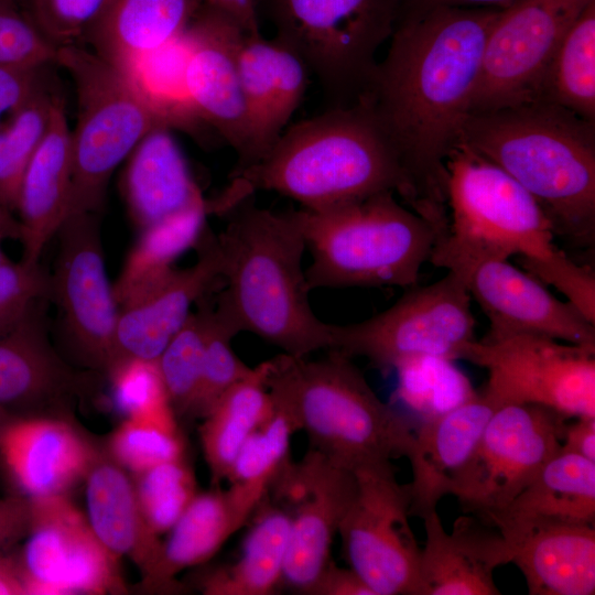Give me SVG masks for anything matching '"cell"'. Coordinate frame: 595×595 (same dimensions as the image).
<instances>
[{"label": "cell", "instance_id": "obj_24", "mask_svg": "<svg viewBox=\"0 0 595 595\" xmlns=\"http://www.w3.org/2000/svg\"><path fill=\"white\" fill-rule=\"evenodd\" d=\"M37 306L0 334V409L13 416L45 414L88 386L51 346Z\"/></svg>", "mask_w": 595, "mask_h": 595}, {"label": "cell", "instance_id": "obj_30", "mask_svg": "<svg viewBox=\"0 0 595 595\" xmlns=\"http://www.w3.org/2000/svg\"><path fill=\"white\" fill-rule=\"evenodd\" d=\"M122 193L139 230L204 199L165 126L151 129L130 153Z\"/></svg>", "mask_w": 595, "mask_h": 595}, {"label": "cell", "instance_id": "obj_6", "mask_svg": "<svg viewBox=\"0 0 595 595\" xmlns=\"http://www.w3.org/2000/svg\"><path fill=\"white\" fill-rule=\"evenodd\" d=\"M390 191L293 210L312 261L309 289L418 285L443 230Z\"/></svg>", "mask_w": 595, "mask_h": 595}, {"label": "cell", "instance_id": "obj_25", "mask_svg": "<svg viewBox=\"0 0 595 595\" xmlns=\"http://www.w3.org/2000/svg\"><path fill=\"white\" fill-rule=\"evenodd\" d=\"M72 176L71 129L64 100L56 94L46 133L19 186L15 212L19 214L21 261L40 263L44 248L69 215Z\"/></svg>", "mask_w": 595, "mask_h": 595}, {"label": "cell", "instance_id": "obj_23", "mask_svg": "<svg viewBox=\"0 0 595 595\" xmlns=\"http://www.w3.org/2000/svg\"><path fill=\"white\" fill-rule=\"evenodd\" d=\"M425 543L420 574L425 595H499L494 572L510 563V550L499 531L476 515L457 517L447 532L432 511L423 518Z\"/></svg>", "mask_w": 595, "mask_h": 595}, {"label": "cell", "instance_id": "obj_47", "mask_svg": "<svg viewBox=\"0 0 595 595\" xmlns=\"http://www.w3.org/2000/svg\"><path fill=\"white\" fill-rule=\"evenodd\" d=\"M50 273L40 263H0V334L13 328L42 300L50 299Z\"/></svg>", "mask_w": 595, "mask_h": 595}, {"label": "cell", "instance_id": "obj_37", "mask_svg": "<svg viewBox=\"0 0 595 595\" xmlns=\"http://www.w3.org/2000/svg\"><path fill=\"white\" fill-rule=\"evenodd\" d=\"M186 63L187 40L184 31L125 72L161 122L170 129L191 130L202 121L188 97Z\"/></svg>", "mask_w": 595, "mask_h": 595}, {"label": "cell", "instance_id": "obj_52", "mask_svg": "<svg viewBox=\"0 0 595 595\" xmlns=\"http://www.w3.org/2000/svg\"><path fill=\"white\" fill-rule=\"evenodd\" d=\"M575 419L574 423H566L559 452L595 462V416Z\"/></svg>", "mask_w": 595, "mask_h": 595}, {"label": "cell", "instance_id": "obj_54", "mask_svg": "<svg viewBox=\"0 0 595 595\" xmlns=\"http://www.w3.org/2000/svg\"><path fill=\"white\" fill-rule=\"evenodd\" d=\"M0 595H26L13 550L0 552Z\"/></svg>", "mask_w": 595, "mask_h": 595}, {"label": "cell", "instance_id": "obj_14", "mask_svg": "<svg viewBox=\"0 0 595 595\" xmlns=\"http://www.w3.org/2000/svg\"><path fill=\"white\" fill-rule=\"evenodd\" d=\"M594 0H517L501 9L483 52L468 112L533 101L564 35Z\"/></svg>", "mask_w": 595, "mask_h": 595}, {"label": "cell", "instance_id": "obj_56", "mask_svg": "<svg viewBox=\"0 0 595 595\" xmlns=\"http://www.w3.org/2000/svg\"><path fill=\"white\" fill-rule=\"evenodd\" d=\"M0 227L6 232L7 237L19 239L20 228L19 223L14 219L10 212L0 203Z\"/></svg>", "mask_w": 595, "mask_h": 595}, {"label": "cell", "instance_id": "obj_15", "mask_svg": "<svg viewBox=\"0 0 595 595\" xmlns=\"http://www.w3.org/2000/svg\"><path fill=\"white\" fill-rule=\"evenodd\" d=\"M30 504V528L15 551L26 595L127 592L119 560L101 544L85 512L68 496Z\"/></svg>", "mask_w": 595, "mask_h": 595}, {"label": "cell", "instance_id": "obj_2", "mask_svg": "<svg viewBox=\"0 0 595 595\" xmlns=\"http://www.w3.org/2000/svg\"><path fill=\"white\" fill-rule=\"evenodd\" d=\"M445 167L447 227L430 262L464 275L488 259L517 256L523 269L554 286L595 322V275L554 242V231L537 201L499 166L457 143Z\"/></svg>", "mask_w": 595, "mask_h": 595}, {"label": "cell", "instance_id": "obj_36", "mask_svg": "<svg viewBox=\"0 0 595 595\" xmlns=\"http://www.w3.org/2000/svg\"><path fill=\"white\" fill-rule=\"evenodd\" d=\"M536 100L558 105L595 121V0L564 35Z\"/></svg>", "mask_w": 595, "mask_h": 595}, {"label": "cell", "instance_id": "obj_55", "mask_svg": "<svg viewBox=\"0 0 595 595\" xmlns=\"http://www.w3.org/2000/svg\"><path fill=\"white\" fill-rule=\"evenodd\" d=\"M517 0H403V4L505 9Z\"/></svg>", "mask_w": 595, "mask_h": 595}, {"label": "cell", "instance_id": "obj_57", "mask_svg": "<svg viewBox=\"0 0 595 595\" xmlns=\"http://www.w3.org/2000/svg\"><path fill=\"white\" fill-rule=\"evenodd\" d=\"M15 416H13L12 414H10L9 412L0 409V436L3 432V430L6 429V426L10 423V421L12 419H14Z\"/></svg>", "mask_w": 595, "mask_h": 595}, {"label": "cell", "instance_id": "obj_21", "mask_svg": "<svg viewBox=\"0 0 595 595\" xmlns=\"http://www.w3.org/2000/svg\"><path fill=\"white\" fill-rule=\"evenodd\" d=\"M194 248L197 259L193 266L175 269L151 293L119 310L112 364L122 358L156 361L186 323L192 306L223 281L218 238L208 226Z\"/></svg>", "mask_w": 595, "mask_h": 595}, {"label": "cell", "instance_id": "obj_19", "mask_svg": "<svg viewBox=\"0 0 595 595\" xmlns=\"http://www.w3.org/2000/svg\"><path fill=\"white\" fill-rule=\"evenodd\" d=\"M246 33L227 14L209 6L185 30L186 88L199 119L236 151L237 165L248 151L249 130L237 54Z\"/></svg>", "mask_w": 595, "mask_h": 595}, {"label": "cell", "instance_id": "obj_7", "mask_svg": "<svg viewBox=\"0 0 595 595\" xmlns=\"http://www.w3.org/2000/svg\"><path fill=\"white\" fill-rule=\"evenodd\" d=\"M268 388L293 413L310 448L350 468L405 456L414 430L371 389L353 358L336 349L310 360L271 358Z\"/></svg>", "mask_w": 595, "mask_h": 595}, {"label": "cell", "instance_id": "obj_41", "mask_svg": "<svg viewBox=\"0 0 595 595\" xmlns=\"http://www.w3.org/2000/svg\"><path fill=\"white\" fill-rule=\"evenodd\" d=\"M184 326L165 346L156 365L176 416H187L197 393L206 344V320L197 302Z\"/></svg>", "mask_w": 595, "mask_h": 595}, {"label": "cell", "instance_id": "obj_31", "mask_svg": "<svg viewBox=\"0 0 595 595\" xmlns=\"http://www.w3.org/2000/svg\"><path fill=\"white\" fill-rule=\"evenodd\" d=\"M530 595L595 593V527L552 523L538 527L509 548Z\"/></svg>", "mask_w": 595, "mask_h": 595}, {"label": "cell", "instance_id": "obj_42", "mask_svg": "<svg viewBox=\"0 0 595 595\" xmlns=\"http://www.w3.org/2000/svg\"><path fill=\"white\" fill-rule=\"evenodd\" d=\"M141 512L158 536L167 532L198 493L186 457L131 475Z\"/></svg>", "mask_w": 595, "mask_h": 595}, {"label": "cell", "instance_id": "obj_28", "mask_svg": "<svg viewBox=\"0 0 595 595\" xmlns=\"http://www.w3.org/2000/svg\"><path fill=\"white\" fill-rule=\"evenodd\" d=\"M257 508L231 486L197 493L167 531L152 572L141 581L142 588L163 594L182 591L176 575L212 559Z\"/></svg>", "mask_w": 595, "mask_h": 595}, {"label": "cell", "instance_id": "obj_58", "mask_svg": "<svg viewBox=\"0 0 595 595\" xmlns=\"http://www.w3.org/2000/svg\"><path fill=\"white\" fill-rule=\"evenodd\" d=\"M7 235L6 232L3 231V229L0 227V263L4 262L8 260V258L2 253V250H1V240L3 238H6Z\"/></svg>", "mask_w": 595, "mask_h": 595}, {"label": "cell", "instance_id": "obj_49", "mask_svg": "<svg viewBox=\"0 0 595 595\" xmlns=\"http://www.w3.org/2000/svg\"><path fill=\"white\" fill-rule=\"evenodd\" d=\"M45 67L0 65V128L6 116L10 117L46 85Z\"/></svg>", "mask_w": 595, "mask_h": 595}, {"label": "cell", "instance_id": "obj_29", "mask_svg": "<svg viewBox=\"0 0 595 595\" xmlns=\"http://www.w3.org/2000/svg\"><path fill=\"white\" fill-rule=\"evenodd\" d=\"M85 516L101 544L118 560L129 559L141 581L152 572L162 540L147 523L132 476L106 452H98L85 479Z\"/></svg>", "mask_w": 595, "mask_h": 595}, {"label": "cell", "instance_id": "obj_20", "mask_svg": "<svg viewBox=\"0 0 595 595\" xmlns=\"http://www.w3.org/2000/svg\"><path fill=\"white\" fill-rule=\"evenodd\" d=\"M94 445L53 414L15 416L0 436V458L18 494L28 499L68 496L95 461Z\"/></svg>", "mask_w": 595, "mask_h": 595}, {"label": "cell", "instance_id": "obj_26", "mask_svg": "<svg viewBox=\"0 0 595 595\" xmlns=\"http://www.w3.org/2000/svg\"><path fill=\"white\" fill-rule=\"evenodd\" d=\"M497 409L483 391H476L455 408L422 421L407 455L412 470L410 516L422 519L450 495L454 476Z\"/></svg>", "mask_w": 595, "mask_h": 595}, {"label": "cell", "instance_id": "obj_13", "mask_svg": "<svg viewBox=\"0 0 595 595\" xmlns=\"http://www.w3.org/2000/svg\"><path fill=\"white\" fill-rule=\"evenodd\" d=\"M567 419L537 404L498 408L454 476L450 495L465 512L488 522L559 453Z\"/></svg>", "mask_w": 595, "mask_h": 595}, {"label": "cell", "instance_id": "obj_46", "mask_svg": "<svg viewBox=\"0 0 595 595\" xmlns=\"http://www.w3.org/2000/svg\"><path fill=\"white\" fill-rule=\"evenodd\" d=\"M111 0H31V20L56 47L78 44Z\"/></svg>", "mask_w": 595, "mask_h": 595}, {"label": "cell", "instance_id": "obj_16", "mask_svg": "<svg viewBox=\"0 0 595 595\" xmlns=\"http://www.w3.org/2000/svg\"><path fill=\"white\" fill-rule=\"evenodd\" d=\"M56 236L50 299L76 354L87 366L107 372L113 360L119 306L106 272L99 215L72 214Z\"/></svg>", "mask_w": 595, "mask_h": 595}, {"label": "cell", "instance_id": "obj_33", "mask_svg": "<svg viewBox=\"0 0 595 595\" xmlns=\"http://www.w3.org/2000/svg\"><path fill=\"white\" fill-rule=\"evenodd\" d=\"M208 215L207 201L203 199L139 230L112 285L119 310L138 302L171 275L176 259L196 246Z\"/></svg>", "mask_w": 595, "mask_h": 595}, {"label": "cell", "instance_id": "obj_4", "mask_svg": "<svg viewBox=\"0 0 595 595\" xmlns=\"http://www.w3.org/2000/svg\"><path fill=\"white\" fill-rule=\"evenodd\" d=\"M244 199L217 235L224 290L214 312L239 333L253 334L292 357L332 347V325L312 310L302 267L305 240L293 210L277 213Z\"/></svg>", "mask_w": 595, "mask_h": 595}, {"label": "cell", "instance_id": "obj_5", "mask_svg": "<svg viewBox=\"0 0 595 595\" xmlns=\"http://www.w3.org/2000/svg\"><path fill=\"white\" fill-rule=\"evenodd\" d=\"M486 158L540 205L554 235L595 245V121L533 100L468 112L458 142Z\"/></svg>", "mask_w": 595, "mask_h": 595}, {"label": "cell", "instance_id": "obj_43", "mask_svg": "<svg viewBox=\"0 0 595 595\" xmlns=\"http://www.w3.org/2000/svg\"><path fill=\"white\" fill-rule=\"evenodd\" d=\"M107 374L113 403L125 419L177 425L156 361L122 358Z\"/></svg>", "mask_w": 595, "mask_h": 595}, {"label": "cell", "instance_id": "obj_39", "mask_svg": "<svg viewBox=\"0 0 595 595\" xmlns=\"http://www.w3.org/2000/svg\"><path fill=\"white\" fill-rule=\"evenodd\" d=\"M55 95L44 85L0 128V203L9 212L15 210L23 173L46 133Z\"/></svg>", "mask_w": 595, "mask_h": 595}, {"label": "cell", "instance_id": "obj_50", "mask_svg": "<svg viewBox=\"0 0 595 595\" xmlns=\"http://www.w3.org/2000/svg\"><path fill=\"white\" fill-rule=\"evenodd\" d=\"M31 520L30 500L20 495L0 498V552L12 550L24 540Z\"/></svg>", "mask_w": 595, "mask_h": 595}, {"label": "cell", "instance_id": "obj_10", "mask_svg": "<svg viewBox=\"0 0 595 595\" xmlns=\"http://www.w3.org/2000/svg\"><path fill=\"white\" fill-rule=\"evenodd\" d=\"M470 302L465 280L447 271L431 284L407 289L393 305L365 321L333 324L331 349L365 357L382 370L422 356L457 360L462 347L475 339Z\"/></svg>", "mask_w": 595, "mask_h": 595}, {"label": "cell", "instance_id": "obj_38", "mask_svg": "<svg viewBox=\"0 0 595 595\" xmlns=\"http://www.w3.org/2000/svg\"><path fill=\"white\" fill-rule=\"evenodd\" d=\"M272 400L271 413L246 440L227 479L229 486L258 506L290 462L291 437L299 431L291 410L280 400Z\"/></svg>", "mask_w": 595, "mask_h": 595}, {"label": "cell", "instance_id": "obj_9", "mask_svg": "<svg viewBox=\"0 0 595 595\" xmlns=\"http://www.w3.org/2000/svg\"><path fill=\"white\" fill-rule=\"evenodd\" d=\"M54 64L69 74L77 96L69 215H100L116 167L151 129L164 125L128 74L91 50L60 46Z\"/></svg>", "mask_w": 595, "mask_h": 595}, {"label": "cell", "instance_id": "obj_45", "mask_svg": "<svg viewBox=\"0 0 595 595\" xmlns=\"http://www.w3.org/2000/svg\"><path fill=\"white\" fill-rule=\"evenodd\" d=\"M206 320V344L201 380L188 418L203 419L219 398L252 367L245 364L232 350L236 334L216 316L207 296L201 299Z\"/></svg>", "mask_w": 595, "mask_h": 595}, {"label": "cell", "instance_id": "obj_44", "mask_svg": "<svg viewBox=\"0 0 595 595\" xmlns=\"http://www.w3.org/2000/svg\"><path fill=\"white\" fill-rule=\"evenodd\" d=\"M177 425L125 419L110 434L107 454L131 475L161 463L185 457Z\"/></svg>", "mask_w": 595, "mask_h": 595}, {"label": "cell", "instance_id": "obj_17", "mask_svg": "<svg viewBox=\"0 0 595 595\" xmlns=\"http://www.w3.org/2000/svg\"><path fill=\"white\" fill-rule=\"evenodd\" d=\"M271 486L291 516L282 585L307 595L332 560L333 540L356 493L355 474L310 448L299 463L289 462Z\"/></svg>", "mask_w": 595, "mask_h": 595}, {"label": "cell", "instance_id": "obj_35", "mask_svg": "<svg viewBox=\"0 0 595 595\" xmlns=\"http://www.w3.org/2000/svg\"><path fill=\"white\" fill-rule=\"evenodd\" d=\"M290 512L268 506L259 512L232 563L209 570L198 581L206 595H271L282 585L290 537Z\"/></svg>", "mask_w": 595, "mask_h": 595}, {"label": "cell", "instance_id": "obj_32", "mask_svg": "<svg viewBox=\"0 0 595 595\" xmlns=\"http://www.w3.org/2000/svg\"><path fill=\"white\" fill-rule=\"evenodd\" d=\"M201 0H111L85 36L91 51L123 72L178 37Z\"/></svg>", "mask_w": 595, "mask_h": 595}, {"label": "cell", "instance_id": "obj_12", "mask_svg": "<svg viewBox=\"0 0 595 595\" xmlns=\"http://www.w3.org/2000/svg\"><path fill=\"white\" fill-rule=\"evenodd\" d=\"M353 472L356 493L338 529L349 567L375 595H425L409 485L398 482L391 461Z\"/></svg>", "mask_w": 595, "mask_h": 595}, {"label": "cell", "instance_id": "obj_3", "mask_svg": "<svg viewBox=\"0 0 595 595\" xmlns=\"http://www.w3.org/2000/svg\"><path fill=\"white\" fill-rule=\"evenodd\" d=\"M230 184L210 199L226 215L257 191L321 209L390 191L412 209L413 191L370 109L361 101L300 121L258 162L232 170Z\"/></svg>", "mask_w": 595, "mask_h": 595}, {"label": "cell", "instance_id": "obj_59", "mask_svg": "<svg viewBox=\"0 0 595 595\" xmlns=\"http://www.w3.org/2000/svg\"><path fill=\"white\" fill-rule=\"evenodd\" d=\"M0 2H11V0H0Z\"/></svg>", "mask_w": 595, "mask_h": 595}, {"label": "cell", "instance_id": "obj_18", "mask_svg": "<svg viewBox=\"0 0 595 595\" xmlns=\"http://www.w3.org/2000/svg\"><path fill=\"white\" fill-rule=\"evenodd\" d=\"M461 277L489 321L485 337L536 334L595 349V323L508 259L480 261Z\"/></svg>", "mask_w": 595, "mask_h": 595}, {"label": "cell", "instance_id": "obj_53", "mask_svg": "<svg viewBox=\"0 0 595 595\" xmlns=\"http://www.w3.org/2000/svg\"><path fill=\"white\" fill-rule=\"evenodd\" d=\"M209 6L231 18L247 34L259 36V6L261 0H203Z\"/></svg>", "mask_w": 595, "mask_h": 595}, {"label": "cell", "instance_id": "obj_1", "mask_svg": "<svg viewBox=\"0 0 595 595\" xmlns=\"http://www.w3.org/2000/svg\"><path fill=\"white\" fill-rule=\"evenodd\" d=\"M500 10L402 4L386 57L359 101L413 191L412 209L447 227L445 161L457 144L484 47Z\"/></svg>", "mask_w": 595, "mask_h": 595}, {"label": "cell", "instance_id": "obj_40", "mask_svg": "<svg viewBox=\"0 0 595 595\" xmlns=\"http://www.w3.org/2000/svg\"><path fill=\"white\" fill-rule=\"evenodd\" d=\"M454 360L422 356L409 359L394 369L396 393L408 407L424 413V419L448 411L476 392Z\"/></svg>", "mask_w": 595, "mask_h": 595}, {"label": "cell", "instance_id": "obj_48", "mask_svg": "<svg viewBox=\"0 0 595 595\" xmlns=\"http://www.w3.org/2000/svg\"><path fill=\"white\" fill-rule=\"evenodd\" d=\"M56 51L31 19L23 18L11 2H0V65L48 66L55 63Z\"/></svg>", "mask_w": 595, "mask_h": 595}, {"label": "cell", "instance_id": "obj_11", "mask_svg": "<svg viewBox=\"0 0 595 595\" xmlns=\"http://www.w3.org/2000/svg\"><path fill=\"white\" fill-rule=\"evenodd\" d=\"M458 359L483 367L482 390L498 408L537 404L566 418L595 416V349L536 334L483 337Z\"/></svg>", "mask_w": 595, "mask_h": 595}, {"label": "cell", "instance_id": "obj_8", "mask_svg": "<svg viewBox=\"0 0 595 595\" xmlns=\"http://www.w3.org/2000/svg\"><path fill=\"white\" fill-rule=\"evenodd\" d=\"M275 40L316 77L332 107L360 100L403 0H261Z\"/></svg>", "mask_w": 595, "mask_h": 595}, {"label": "cell", "instance_id": "obj_22", "mask_svg": "<svg viewBox=\"0 0 595 595\" xmlns=\"http://www.w3.org/2000/svg\"><path fill=\"white\" fill-rule=\"evenodd\" d=\"M249 145L239 170L261 160L282 134L307 87L304 63L275 40L245 34L237 54Z\"/></svg>", "mask_w": 595, "mask_h": 595}, {"label": "cell", "instance_id": "obj_27", "mask_svg": "<svg viewBox=\"0 0 595 595\" xmlns=\"http://www.w3.org/2000/svg\"><path fill=\"white\" fill-rule=\"evenodd\" d=\"M488 523L499 531L509 548L541 526L594 524L595 462L559 452Z\"/></svg>", "mask_w": 595, "mask_h": 595}, {"label": "cell", "instance_id": "obj_34", "mask_svg": "<svg viewBox=\"0 0 595 595\" xmlns=\"http://www.w3.org/2000/svg\"><path fill=\"white\" fill-rule=\"evenodd\" d=\"M271 368L272 359L252 367L202 419L199 440L214 484L228 479L244 443L273 409L268 388Z\"/></svg>", "mask_w": 595, "mask_h": 595}, {"label": "cell", "instance_id": "obj_51", "mask_svg": "<svg viewBox=\"0 0 595 595\" xmlns=\"http://www.w3.org/2000/svg\"><path fill=\"white\" fill-rule=\"evenodd\" d=\"M307 595H375V593L353 569L340 567L331 560Z\"/></svg>", "mask_w": 595, "mask_h": 595}]
</instances>
